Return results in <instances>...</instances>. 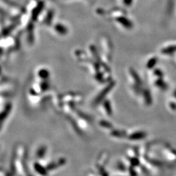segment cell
I'll return each instance as SVG.
<instances>
[{
  "instance_id": "6da1fadb",
  "label": "cell",
  "mask_w": 176,
  "mask_h": 176,
  "mask_svg": "<svg viewBox=\"0 0 176 176\" xmlns=\"http://www.w3.org/2000/svg\"><path fill=\"white\" fill-rule=\"evenodd\" d=\"M66 164V159L65 158H59L58 159L52 161L48 165H46L48 172L58 170L59 168L63 166Z\"/></svg>"
},
{
  "instance_id": "7a4b0ae2",
  "label": "cell",
  "mask_w": 176,
  "mask_h": 176,
  "mask_svg": "<svg viewBox=\"0 0 176 176\" xmlns=\"http://www.w3.org/2000/svg\"><path fill=\"white\" fill-rule=\"evenodd\" d=\"M33 169L35 172L40 176H48L50 173L47 169L46 166H44L42 163L39 162H35L34 163Z\"/></svg>"
},
{
  "instance_id": "3957f363",
  "label": "cell",
  "mask_w": 176,
  "mask_h": 176,
  "mask_svg": "<svg viewBox=\"0 0 176 176\" xmlns=\"http://www.w3.org/2000/svg\"><path fill=\"white\" fill-rule=\"evenodd\" d=\"M44 6V2L40 1L38 4H37V5L35 8L33 10V12H32V18H33L34 20L38 18V16L39 15V14L41 13L42 10L43 9Z\"/></svg>"
},
{
  "instance_id": "277c9868",
  "label": "cell",
  "mask_w": 176,
  "mask_h": 176,
  "mask_svg": "<svg viewBox=\"0 0 176 176\" xmlns=\"http://www.w3.org/2000/svg\"><path fill=\"white\" fill-rule=\"evenodd\" d=\"M46 147L44 145H41L36 151V157L39 158H43L44 155L46 154Z\"/></svg>"
},
{
  "instance_id": "5b68a950",
  "label": "cell",
  "mask_w": 176,
  "mask_h": 176,
  "mask_svg": "<svg viewBox=\"0 0 176 176\" xmlns=\"http://www.w3.org/2000/svg\"><path fill=\"white\" fill-rule=\"evenodd\" d=\"M119 23L123 25V26L127 27V28H129L131 27V22H130L127 18H125L123 16H120L116 19Z\"/></svg>"
},
{
  "instance_id": "8992f818",
  "label": "cell",
  "mask_w": 176,
  "mask_h": 176,
  "mask_svg": "<svg viewBox=\"0 0 176 176\" xmlns=\"http://www.w3.org/2000/svg\"><path fill=\"white\" fill-rule=\"evenodd\" d=\"M54 28H55L57 32H58V33L61 35H65L67 32V29L66 28V27L61 24H56Z\"/></svg>"
},
{
  "instance_id": "52a82bcc",
  "label": "cell",
  "mask_w": 176,
  "mask_h": 176,
  "mask_svg": "<svg viewBox=\"0 0 176 176\" xmlns=\"http://www.w3.org/2000/svg\"><path fill=\"white\" fill-rule=\"evenodd\" d=\"M111 84H110V86H109L108 87H107V88H106V89L105 90H104V91H102V92H101V95H99V96L97 97V99H96V102L99 103V101H101V99H102L104 97V96H106V94L108 92L109 90H110V89H111Z\"/></svg>"
},
{
  "instance_id": "ba28073f",
  "label": "cell",
  "mask_w": 176,
  "mask_h": 176,
  "mask_svg": "<svg viewBox=\"0 0 176 176\" xmlns=\"http://www.w3.org/2000/svg\"><path fill=\"white\" fill-rule=\"evenodd\" d=\"M39 76L41 78L46 79L49 76V72L47 70H45V69H42V70L39 72Z\"/></svg>"
},
{
  "instance_id": "9c48e42d",
  "label": "cell",
  "mask_w": 176,
  "mask_h": 176,
  "mask_svg": "<svg viewBox=\"0 0 176 176\" xmlns=\"http://www.w3.org/2000/svg\"><path fill=\"white\" fill-rule=\"evenodd\" d=\"M133 0H123V3L126 5H130L133 3Z\"/></svg>"
}]
</instances>
